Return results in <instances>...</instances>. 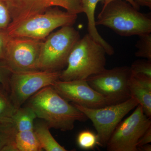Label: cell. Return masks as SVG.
Returning a JSON list of instances; mask_svg holds the SVG:
<instances>
[{
    "instance_id": "9",
    "label": "cell",
    "mask_w": 151,
    "mask_h": 151,
    "mask_svg": "<svg viewBox=\"0 0 151 151\" xmlns=\"http://www.w3.org/2000/svg\"><path fill=\"white\" fill-rule=\"evenodd\" d=\"M151 126V118L138 105L133 113L116 127L107 143V150L137 151L138 141Z\"/></svg>"
},
{
    "instance_id": "6",
    "label": "cell",
    "mask_w": 151,
    "mask_h": 151,
    "mask_svg": "<svg viewBox=\"0 0 151 151\" xmlns=\"http://www.w3.org/2000/svg\"><path fill=\"white\" fill-rule=\"evenodd\" d=\"M72 104L91 120L97 131V145L105 147L118 124L139 103L134 97H131L123 103L97 109Z\"/></svg>"
},
{
    "instance_id": "15",
    "label": "cell",
    "mask_w": 151,
    "mask_h": 151,
    "mask_svg": "<svg viewBox=\"0 0 151 151\" xmlns=\"http://www.w3.org/2000/svg\"><path fill=\"white\" fill-rule=\"evenodd\" d=\"M50 128L45 123H37L34 125L33 130L42 150L46 151H66L58 142L50 132Z\"/></svg>"
},
{
    "instance_id": "3",
    "label": "cell",
    "mask_w": 151,
    "mask_h": 151,
    "mask_svg": "<svg viewBox=\"0 0 151 151\" xmlns=\"http://www.w3.org/2000/svg\"><path fill=\"white\" fill-rule=\"evenodd\" d=\"M122 36L151 32V19L124 0H115L102 8L95 21Z\"/></svg>"
},
{
    "instance_id": "7",
    "label": "cell",
    "mask_w": 151,
    "mask_h": 151,
    "mask_svg": "<svg viewBox=\"0 0 151 151\" xmlns=\"http://www.w3.org/2000/svg\"><path fill=\"white\" fill-rule=\"evenodd\" d=\"M132 76L130 67L106 68L86 79L92 89L103 96L110 105L125 102L131 97L129 81Z\"/></svg>"
},
{
    "instance_id": "22",
    "label": "cell",
    "mask_w": 151,
    "mask_h": 151,
    "mask_svg": "<svg viewBox=\"0 0 151 151\" xmlns=\"http://www.w3.org/2000/svg\"><path fill=\"white\" fill-rule=\"evenodd\" d=\"M132 75L142 74L151 78V60H137L132 63L130 67Z\"/></svg>"
},
{
    "instance_id": "16",
    "label": "cell",
    "mask_w": 151,
    "mask_h": 151,
    "mask_svg": "<svg viewBox=\"0 0 151 151\" xmlns=\"http://www.w3.org/2000/svg\"><path fill=\"white\" fill-rule=\"evenodd\" d=\"M36 115L33 110L28 106L20 107L17 110L13 122L18 132L33 130L34 121Z\"/></svg>"
},
{
    "instance_id": "21",
    "label": "cell",
    "mask_w": 151,
    "mask_h": 151,
    "mask_svg": "<svg viewBox=\"0 0 151 151\" xmlns=\"http://www.w3.org/2000/svg\"><path fill=\"white\" fill-rule=\"evenodd\" d=\"M77 142L81 149L86 150L93 149L97 144V135L89 130L82 131L78 135Z\"/></svg>"
},
{
    "instance_id": "5",
    "label": "cell",
    "mask_w": 151,
    "mask_h": 151,
    "mask_svg": "<svg viewBox=\"0 0 151 151\" xmlns=\"http://www.w3.org/2000/svg\"><path fill=\"white\" fill-rule=\"evenodd\" d=\"M80 38L79 32L72 26L63 27L50 33L42 45L38 70L61 71L66 67L70 51Z\"/></svg>"
},
{
    "instance_id": "10",
    "label": "cell",
    "mask_w": 151,
    "mask_h": 151,
    "mask_svg": "<svg viewBox=\"0 0 151 151\" xmlns=\"http://www.w3.org/2000/svg\"><path fill=\"white\" fill-rule=\"evenodd\" d=\"M44 40L8 35L4 61L12 71L39 70Z\"/></svg>"
},
{
    "instance_id": "11",
    "label": "cell",
    "mask_w": 151,
    "mask_h": 151,
    "mask_svg": "<svg viewBox=\"0 0 151 151\" xmlns=\"http://www.w3.org/2000/svg\"><path fill=\"white\" fill-rule=\"evenodd\" d=\"M9 11L12 23L17 24L49 9L61 7L71 14L82 12L81 0H3Z\"/></svg>"
},
{
    "instance_id": "12",
    "label": "cell",
    "mask_w": 151,
    "mask_h": 151,
    "mask_svg": "<svg viewBox=\"0 0 151 151\" xmlns=\"http://www.w3.org/2000/svg\"><path fill=\"white\" fill-rule=\"evenodd\" d=\"M52 86L63 98L72 104L93 109L110 105L103 96L89 86L86 79H58Z\"/></svg>"
},
{
    "instance_id": "28",
    "label": "cell",
    "mask_w": 151,
    "mask_h": 151,
    "mask_svg": "<svg viewBox=\"0 0 151 151\" xmlns=\"http://www.w3.org/2000/svg\"><path fill=\"white\" fill-rule=\"evenodd\" d=\"M135 3L138 6L148 7L151 9V0H134Z\"/></svg>"
},
{
    "instance_id": "18",
    "label": "cell",
    "mask_w": 151,
    "mask_h": 151,
    "mask_svg": "<svg viewBox=\"0 0 151 151\" xmlns=\"http://www.w3.org/2000/svg\"><path fill=\"white\" fill-rule=\"evenodd\" d=\"M17 132L13 123L0 124V151H17L15 144Z\"/></svg>"
},
{
    "instance_id": "8",
    "label": "cell",
    "mask_w": 151,
    "mask_h": 151,
    "mask_svg": "<svg viewBox=\"0 0 151 151\" xmlns=\"http://www.w3.org/2000/svg\"><path fill=\"white\" fill-rule=\"evenodd\" d=\"M61 71H13L10 79L9 95L17 109L41 89L59 79Z\"/></svg>"
},
{
    "instance_id": "1",
    "label": "cell",
    "mask_w": 151,
    "mask_h": 151,
    "mask_svg": "<svg viewBox=\"0 0 151 151\" xmlns=\"http://www.w3.org/2000/svg\"><path fill=\"white\" fill-rule=\"evenodd\" d=\"M27 106L37 117L44 120L50 129L71 131L76 121L85 122L86 115L63 98L52 86L44 87L28 100Z\"/></svg>"
},
{
    "instance_id": "14",
    "label": "cell",
    "mask_w": 151,
    "mask_h": 151,
    "mask_svg": "<svg viewBox=\"0 0 151 151\" xmlns=\"http://www.w3.org/2000/svg\"><path fill=\"white\" fill-rule=\"evenodd\" d=\"M131 97L137 101L146 116L151 117V88L140 83L132 75L129 81Z\"/></svg>"
},
{
    "instance_id": "4",
    "label": "cell",
    "mask_w": 151,
    "mask_h": 151,
    "mask_svg": "<svg viewBox=\"0 0 151 151\" xmlns=\"http://www.w3.org/2000/svg\"><path fill=\"white\" fill-rule=\"evenodd\" d=\"M77 18L76 14L64 12L59 7L52 8L17 24H10L6 32L9 36L44 40L57 28L72 26Z\"/></svg>"
},
{
    "instance_id": "29",
    "label": "cell",
    "mask_w": 151,
    "mask_h": 151,
    "mask_svg": "<svg viewBox=\"0 0 151 151\" xmlns=\"http://www.w3.org/2000/svg\"><path fill=\"white\" fill-rule=\"evenodd\" d=\"M137 151H151V145L150 144H146L137 147Z\"/></svg>"
},
{
    "instance_id": "20",
    "label": "cell",
    "mask_w": 151,
    "mask_h": 151,
    "mask_svg": "<svg viewBox=\"0 0 151 151\" xmlns=\"http://www.w3.org/2000/svg\"><path fill=\"white\" fill-rule=\"evenodd\" d=\"M139 37V38L136 44L137 50L135 52V56L151 60V33Z\"/></svg>"
},
{
    "instance_id": "2",
    "label": "cell",
    "mask_w": 151,
    "mask_h": 151,
    "mask_svg": "<svg viewBox=\"0 0 151 151\" xmlns=\"http://www.w3.org/2000/svg\"><path fill=\"white\" fill-rule=\"evenodd\" d=\"M106 51L89 34L80 38L68 58L66 68L61 70L59 79L70 81L86 79L105 69Z\"/></svg>"
},
{
    "instance_id": "19",
    "label": "cell",
    "mask_w": 151,
    "mask_h": 151,
    "mask_svg": "<svg viewBox=\"0 0 151 151\" xmlns=\"http://www.w3.org/2000/svg\"><path fill=\"white\" fill-rule=\"evenodd\" d=\"M6 91L0 89V124L13 123V119L17 109L11 101Z\"/></svg>"
},
{
    "instance_id": "24",
    "label": "cell",
    "mask_w": 151,
    "mask_h": 151,
    "mask_svg": "<svg viewBox=\"0 0 151 151\" xmlns=\"http://www.w3.org/2000/svg\"><path fill=\"white\" fill-rule=\"evenodd\" d=\"M12 22L9 11L6 3L0 0V30L5 31Z\"/></svg>"
},
{
    "instance_id": "23",
    "label": "cell",
    "mask_w": 151,
    "mask_h": 151,
    "mask_svg": "<svg viewBox=\"0 0 151 151\" xmlns=\"http://www.w3.org/2000/svg\"><path fill=\"white\" fill-rule=\"evenodd\" d=\"M12 72L4 60H0V89L9 92L10 79Z\"/></svg>"
},
{
    "instance_id": "25",
    "label": "cell",
    "mask_w": 151,
    "mask_h": 151,
    "mask_svg": "<svg viewBox=\"0 0 151 151\" xmlns=\"http://www.w3.org/2000/svg\"><path fill=\"white\" fill-rule=\"evenodd\" d=\"M8 35L6 30H0V60H5Z\"/></svg>"
},
{
    "instance_id": "13",
    "label": "cell",
    "mask_w": 151,
    "mask_h": 151,
    "mask_svg": "<svg viewBox=\"0 0 151 151\" xmlns=\"http://www.w3.org/2000/svg\"><path fill=\"white\" fill-rule=\"evenodd\" d=\"M104 0H81L82 13L86 14L88 20V34L96 42L102 45L105 49L108 55L114 54V50L111 45L108 43L100 36L96 28L95 24V12L97 4H103Z\"/></svg>"
},
{
    "instance_id": "17",
    "label": "cell",
    "mask_w": 151,
    "mask_h": 151,
    "mask_svg": "<svg viewBox=\"0 0 151 151\" xmlns=\"http://www.w3.org/2000/svg\"><path fill=\"white\" fill-rule=\"evenodd\" d=\"M15 144L17 151L42 150L33 130L17 132Z\"/></svg>"
},
{
    "instance_id": "27",
    "label": "cell",
    "mask_w": 151,
    "mask_h": 151,
    "mask_svg": "<svg viewBox=\"0 0 151 151\" xmlns=\"http://www.w3.org/2000/svg\"><path fill=\"white\" fill-rule=\"evenodd\" d=\"M113 1H115V0H104L103 4V7H105V6L107 5L108 4H109V3ZM124 1H127V2L129 3L131 5L133 6L134 8H135V9H139V6H138L137 5V4L135 3L134 0H124Z\"/></svg>"
},
{
    "instance_id": "26",
    "label": "cell",
    "mask_w": 151,
    "mask_h": 151,
    "mask_svg": "<svg viewBox=\"0 0 151 151\" xmlns=\"http://www.w3.org/2000/svg\"><path fill=\"white\" fill-rule=\"evenodd\" d=\"M151 142V126L144 133L137 144V147Z\"/></svg>"
}]
</instances>
